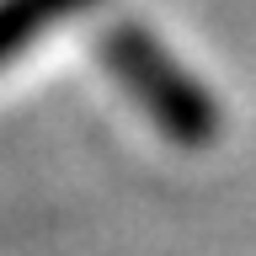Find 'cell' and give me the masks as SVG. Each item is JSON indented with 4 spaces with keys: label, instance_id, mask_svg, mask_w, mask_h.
Wrapping results in <instances>:
<instances>
[{
    "label": "cell",
    "instance_id": "obj_2",
    "mask_svg": "<svg viewBox=\"0 0 256 256\" xmlns=\"http://www.w3.org/2000/svg\"><path fill=\"white\" fill-rule=\"evenodd\" d=\"M86 0H0V64L11 59V54H22V43H27L32 32L64 22Z\"/></svg>",
    "mask_w": 256,
    "mask_h": 256
},
{
    "label": "cell",
    "instance_id": "obj_1",
    "mask_svg": "<svg viewBox=\"0 0 256 256\" xmlns=\"http://www.w3.org/2000/svg\"><path fill=\"white\" fill-rule=\"evenodd\" d=\"M102 54H107L112 75L123 80V91H134V102L155 118V128L171 144L198 150V144H208L219 134V107L198 91V80H192L144 27H112L107 43H102Z\"/></svg>",
    "mask_w": 256,
    "mask_h": 256
}]
</instances>
